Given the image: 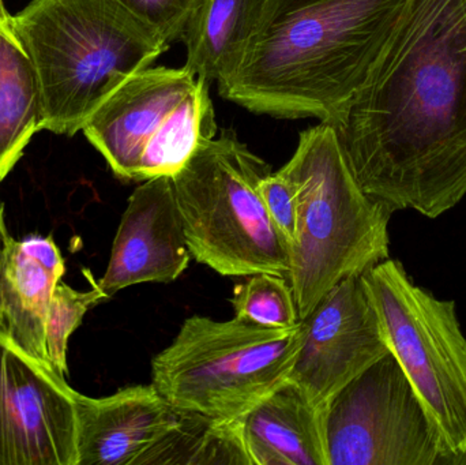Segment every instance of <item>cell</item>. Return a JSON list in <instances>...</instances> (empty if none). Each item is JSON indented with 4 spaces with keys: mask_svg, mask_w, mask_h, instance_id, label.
I'll use <instances>...</instances> for the list:
<instances>
[{
    "mask_svg": "<svg viewBox=\"0 0 466 465\" xmlns=\"http://www.w3.org/2000/svg\"><path fill=\"white\" fill-rule=\"evenodd\" d=\"M353 177L391 213L438 218L466 196V0H408L336 126Z\"/></svg>",
    "mask_w": 466,
    "mask_h": 465,
    "instance_id": "6da1fadb",
    "label": "cell"
},
{
    "mask_svg": "<svg viewBox=\"0 0 466 465\" xmlns=\"http://www.w3.org/2000/svg\"><path fill=\"white\" fill-rule=\"evenodd\" d=\"M408 0H268L218 95L258 115L336 127L380 59Z\"/></svg>",
    "mask_w": 466,
    "mask_h": 465,
    "instance_id": "7a4b0ae2",
    "label": "cell"
},
{
    "mask_svg": "<svg viewBox=\"0 0 466 465\" xmlns=\"http://www.w3.org/2000/svg\"><path fill=\"white\" fill-rule=\"evenodd\" d=\"M11 27L35 71L40 131L68 136L171 46L120 0H32Z\"/></svg>",
    "mask_w": 466,
    "mask_h": 465,
    "instance_id": "3957f363",
    "label": "cell"
},
{
    "mask_svg": "<svg viewBox=\"0 0 466 465\" xmlns=\"http://www.w3.org/2000/svg\"><path fill=\"white\" fill-rule=\"evenodd\" d=\"M282 169L300 204L287 280L304 319L337 284L390 258L393 213L364 193L330 123L304 130Z\"/></svg>",
    "mask_w": 466,
    "mask_h": 465,
    "instance_id": "277c9868",
    "label": "cell"
},
{
    "mask_svg": "<svg viewBox=\"0 0 466 465\" xmlns=\"http://www.w3.org/2000/svg\"><path fill=\"white\" fill-rule=\"evenodd\" d=\"M271 167L233 130L199 147L172 177L191 257L223 276L288 278L289 250L260 197Z\"/></svg>",
    "mask_w": 466,
    "mask_h": 465,
    "instance_id": "5b68a950",
    "label": "cell"
},
{
    "mask_svg": "<svg viewBox=\"0 0 466 465\" xmlns=\"http://www.w3.org/2000/svg\"><path fill=\"white\" fill-rule=\"evenodd\" d=\"M304 322L277 329L193 316L152 362V385L183 411L243 420L289 379Z\"/></svg>",
    "mask_w": 466,
    "mask_h": 465,
    "instance_id": "8992f818",
    "label": "cell"
},
{
    "mask_svg": "<svg viewBox=\"0 0 466 465\" xmlns=\"http://www.w3.org/2000/svg\"><path fill=\"white\" fill-rule=\"evenodd\" d=\"M210 84L188 68L147 67L123 82L85 123L115 177H174L218 133Z\"/></svg>",
    "mask_w": 466,
    "mask_h": 465,
    "instance_id": "52a82bcc",
    "label": "cell"
},
{
    "mask_svg": "<svg viewBox=\"0 0 466 465\" xmlns=\"http://www.w3.org/2000/svg\"><path fill=\"white\" fill-rule=\"evenodd\" d=\"M389 351L399 360L440 433L446 463L466 450V338L454 300L418 286L397 259L361 275Z\"/></svg>",
    "mask_w": 466,
    "mask_h": 465,
    "instance_id": "ba28073f",
    "label": "cell"
},
{
    "mask_svg": "<svg viewBox=\"0 0 466 465\" xmlns=\"http://www.w3.org/2000/svg\"><path fill=\"white\" fill-rule=\"evenodd\" d=\"M325 430L329 465H448L440 433L391 352L337 393Z\"/></svg>",
    "mask_w": 466,
    "mask_h": 465,
    "instance_id": "9c48e42d",
    "label": "cell"
},
{
    "mask_svg": "<svg viewBox=\"0 0 466 465\" xmlns=\"http://www.w3.org/2000/svg\"><path fill=\"white\" fill-rule=\"evenodd\" d=\"M76 393L0 332V465H76Z\"/></svg>",
    "mask_w": 466,
    "mask_h": 465,
    "instance_id": "30bf717a",
    "label": "cell"
},
{
    "mask_svg": "<svg viewBox=\"0 0 466 465\" xmlns=\"http://www.w3.org/2000/svg\"><path fill=\"white\" fill-rule=\"evenodd\" d=\"M304 322V339L288 382L326 415L337 393L389 354L361 276L330 289Z\"/></svg>",
    "mask_w": 466,
    "mask_h": 465,
    "instance_id": "8fae6325",
    "label": "cell"
},
{
    "mask_svg": "<svg viewBox=\"0 0 466 465\" xmlns=\"http://www.w3.org/2000/svg\"><path fill=\"white\" fill-rule=\"evenodd\" d=\"M191 254L172 177L145 180L128 198L98 287L106 297L142 283H172Z\"/></svg>",
    "mask_w": 466,
    "mask_h": 465,
    "instance_id": "7c38bea8",
    "label": "cell"
},
{
    "mask_svg": "<svg viewBox=\"0 0 466 465\" xmlns=\"http://www.w3.org/2000/svg\"><path fill=\"white\" fill-rule=\"evenodd\" d=\"M76 465H138L177 420L152 384L93 399L76 393Z\"/></svg>",
    "mask_w": 466,
    "mask_h": 465,
    "instance_id": "4fadbf2b",
    "label": "cell"
},
{
    "mask_svg": "<svg viewBox=\"0 0 466 465\" xmlns=\"http://www.w3.org/2000/svg\"><path fill=\"white\" fill-rule=\"evenodd\" d=\"M65 273V259L51 237L14 239L0 216V332L49 369L46 313Z\"/></svg>",
    "mask_w": 466,
    "mask_h": 465,
    "instance_id": "5bb4252c",
    "label": "cell"
},
{
    "mask_svg": "<svg viewBox=\"0 0 466 465\" xmlns=\"http://www.w3.org/2000/svg\"><path fill=\"white\" fill-rule=\"evenodd\" d=\"M252 465H329L325 414L285 382L243 418Z\"/></svg>",
    "mask_w": 466,
    "mask_h": 465,
    "instance_id": "9a60e30c",
    "label": "cell"
},
{
    "mask_svg": "<svg viewBox=\"0 0 466 465\" xmlns=\"http://www.w3.org/2000/svg\"><path fill=\"white\" fill-rule=\"evenodd\" d=\"M268 0H202L186 27V65L209 82L235 73Z\"/></svg>",
    "mask_w": 466,
    "mask_h": 465,
    "instance_id": "2e32d148",
    "label": "cell"
},
{
    "mask_svg": "<svg viewBox=\"0 0 466 465\" xmlns=\"http://www.w3.org/2000/svg\"><path fill=\"white\" fill-rule=\"evenodd\" d=\"M37 81L13 27L0 26V183L40 131Z\"/></svg>",
    "mask_w": 466,
    "mask_h": 465,
    "instance_id": "e0dca14e",
    "label": "cell"
},
{
    "mask_svg": "<svg viewBox=\"0 0 466 465\" xmlns=\"http://www.w3.org/2000/svg\"><path fill=\"white\" fill-rule=\"evenodd\" d=\"M215 464L252 465L244 444L243 420H213L183 409H177V425L138 461V465Z\"/></svg>",
    "mask_w": 466,
    "mask_h": 465,
    "instance_id": "ac0fdd59",
    "label": "cell"
},
{
    "mask_svg": "<svg viewBox=\"0 0 466 465\" xmlns=\"http://www.w3.org/2000/svg\"><path fill=\"white\" fill-rule=\"evenodd\" d=\"M235 317L265 328L295 327L298 306L289 281L273 273H255L233 289Z\"/></svg>",
    "mask_w": 466,
    "mask_h": 465,
    "instance_id": "d6986e66",
    "label": "cell"
},
{
    "mask_svg": "<svg viewBox=\"0 0 466 465\" xmlns=\"http://www.w3.org/2000/svg\"><path fill=\"white\" fill-rule=\"evenodd\" d=\"M92 283L93 289L82 292L59 281L52 294L46 319V351L49 366L62 379H67L68 374V339L90 308L108 299L98 284Z\"/></svg>",
    "mask_w": 466,
    "mask_h": 465,
    "instance_id": "ffe728a7",
    "label": "cell"
},
{
    "mask_svg": "<svg viewBox=\"0 0 466 465\" xmlns=\"http://www.w3.org/2000/svg\"><path fill=\"white\" fill-rule=\"evenodd\" d=\"M259 191L268 217L288 243V250H289L298 238L299 212H300L295 180L281 168L263 177Z\"/></svg>",
    "mask_w": 466,
    "mask_h": 465,
    "instance_id": "44dd1931",
    "label": "cell"
},
{
    "mask_svg": "<svg viewBox=\"0 0 466 465\" xmlns=\"http://www.w3.org/2000/svg\"><path fill=\"white\" fill-rule=\"evenodd\" d=\"M171 45L182 41L186 27L202 0H120Z\"/></svg>",
    "mask_w": 466,
    "mask_h": 465,
    "instance_id": "7402d4cb",
    "label": "cell"
},
{
    "mask_svg": "<svg viewBox=\"0 0 466 465\" xmlns=\"http://www.w3.org/2000/svg\"><path fill=\"white\" fill-rule=\"evenodd\" d=\"M0 26H11V15L5 7V2L0 0Z\"/></svg>",
    "mask_w": 466,
    "mask_h": 465,
    "instance_id": "603a6c76",
    "label": "cell"
},
{
    "mask_svg": "<svg viewBox=\"0 0 466 465\" xmlns=\"http://www.w3.org/2000/svg\"><path fill=\"white\" fill-rule=\"evenodd\" d=\"M457 465H466V450L464 455H462L461 458H460V460L457 461Z\"/></svg>",
    "mask_w": 466,
    "mask_h": 465,
    "instance_id": "cb8c5ba5",
    "label": "cell"
}]
</instances>
